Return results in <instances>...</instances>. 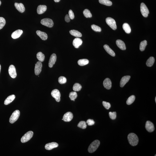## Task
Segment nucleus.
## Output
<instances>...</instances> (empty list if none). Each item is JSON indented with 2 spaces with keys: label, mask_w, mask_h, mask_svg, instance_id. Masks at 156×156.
Listing matches in <instances>:
<instances>
[{
  "label": "nucleus",
  "mask_w": 156,
  "mask_h": 156,
  "mask_svg": "<svg viewBox=\"0 0 156 156\" xmlns=\"http://www.w3.org/2000/svg\"><path fill=\"white\" fill-rule=\"evenodd\" d=\"M14 6L16 8L20 13H23L25 11V8L23 4L16 2L14 3Z\"/></svg>",
  "instance_id": "dca6fc26"
},
{
  "label": "nucleus",
  "mask_w": 156,
  "mask_h": 156,
  "mask_svg": "<svg viewBox=\"0 0 156 156\" xmlns=\"http://www.w3.org/2000/svg\"><path fill=\"white\" fill-rule=\"evenodd\" d=\"M69 17L71 19H73L74 18V14L73 12L71 10H69Z\"/></svg>",
  "instance_id": "37998d69"
},
{
  "label": "nucleus",
  "mask_w": 156,
  "mask_h": 156,
  "mask_svg": "<svg viewBox=\"0 0 156 156\" xmlns=\"http://www.w3.org/2000/svg\"><path fill=\"white\" fill-rule=\"evenodd\" d=\"M82 86L80 84L78 83L75 84L73 87V89L75 91H79L80 90Z\"/></svg>",
  "instance_id": "473e14b6"
},
{
  "label": "nucleus",
  "mask_w": 156,
  "mask_h": 156,
  "mask_svg": "<svg viewBox=\"0 0 156 156\" xmlns=\"http://www.w3.org/2000/svg\"><path fill=\"white\" fill-rule=\"evenodd\" d=\"M91 28L93 30L96 32H100L102 31V29L100 27L95 25H92Z\"/></svg>",
  "instance_id": "4c0bfd02"
},
{
  "label": "nucleus",
  "mask_w": 156,
  "mask_h": 156,
  "mask_svg": "<svg viewBox=\"0 0 156 156\" xmlns=\"http://www.w3.org/2000/svg\"><path fill=\"white\" fill-rule=\"evenodd\" d=\"M61 0H54L55 2H59Z\"/></svg>",
  "instance_id": "a18cd8bd"
},
{
  "label": "nucleus",
  "mask_w": 156,
  "mask_h": 156,
  "mask_svg": "<svg viewBox=\"0 0 156 156\" xmlns=\"http://www.w3.org/2000/svg\"><path fill=\"white\" fill-rule=\"evenodd\" d=\"M57 56L55 54L52 55L50 57L49 62V66L50 68L53 67L57 61Z\"/></svg>",
  "instance_id": "ddd939ff"
},
{
  "label": "nucleus",
  "mask_w": 156,
  "mask_h": 156,
  "mask_svg": "<svg viewBox=\"0 0 156 156\" xmlns=\"http://www.w3.org/2000/svg\"><path fill=\"white\" fill-rule=\"evenodd\" d=\"M58 82L61 84L66 83L67 81V80L65 77L64 76H61L58 78Z\"/></svg>",
  "instance_id": "58836bf2"
},
{
  "label": "nucleus",
  "mask_w": 156,
  "mask_h": 156,
  "mask_svg": "<svg viewBox=\"0 0 156 156\" xmlns=\"http://www.w3.org/2000/svg\"><path fill=\"white\" fill-rule=\"evenodd\" d=\"M86 123H87L89 126H91L94 125L95 122L93 119H89L87 121Z\"/></svg>",
  "instance_id": "79ce46f5"
},
{
  "label": "nucleus",
  "mask_w": 156,
  "mask_h": 156,
  "mask_svg": "<svg viewBox=\"0 0 156 156\" xmlns=\"http://www.w3.org/2000/svg\"><path fill=\"white\" fill-rule=\"evenodd\" d=\"M58 144L56 142H52L46 144L45 145V148L46 150H50L54 148L58 147Z\"/></svg>",
  "instance_id": "2eb2a0df"
},
{
  "label": "nucleus",
  "mask_w": 156,
  "mask_h": 156,
  "mask_svg": "<svg viewBox=\"0 0 156 156\" xmlns=\"http://www.w3.org/2000/svg\"><path fill=\"white\" fill-rule=\"evenodd\" d=\"M123 28L125 32L127 34H129L131 32V28L129 25L127 23H125L123 25Z\"/></svg>",
  "instance_id": "a878e982"
},
{
  "label": "nucleus",
  "mask_w": 156,
  "mask_h": 156,
  "mask_svg": "<svg viewBox=\"0 0 156 156\" xmlns=\"http://www.w3.org/2000/svg\"><path fill=\"white\" fill-rule=\"evenodd\" d=\"M1 70V66L0 65V73Z\"/></svg>",
  "instance_id": "49530a36"
},
{
  "label": "nucleus",
  "mask_w": 156,
  "mask_h": 156,
  "mask_svg": "<svg viewBox=\"0 0 156 156\" xmlns=\"http://www.w3.org/2000/svg\"><path fill=\"white\" fill-rule=\"evenodd\" d=\"M51 94L52 96L55 99L57 102H60L61 100V95L59 90L57 89H54L52 91Z\"/></svg>",
  "instance_id": "6e6552de"
},
{
  "label": "nucleus",
  "mask_w": 156,
  "mask_h": 156,
  "mask_svg": "<svg viewBox=\"0 0 156 156\" xmlns=\"http://www.w3.org/2000/svg\"><path fill=\"white\" fill-rule=\"evenodd\" d=\"M99 2L102 4L110 6L112 5V3L109 0H99Z\"/></svg>",
  "instance_id": "c756f323"
},
{
  "label": "nucleus",
  "mask_w": 156,
  "mask_h": 156,
  "mask_svg": "<svg viewBox=\"0 0 156 156\" xmlns=\"http://www.w3.org/2000/svg\"><path fill=\"white\" fill-rule=\"evenodd\" d=\"M83 13L84 15L86 18H91L92 14L90 10L88 9H85L84 10Z\"/></svg>",
  "instance_id": "72a5a7b5"
},
{
  "label": "nucleus",
  "mask_w": 156,
  "mask_h": 156,
  "mask_svg": "<svg viewBox=\"0 0 156 156\" xmlns=\"http://www.w3.org/2000/svg\"><path fill=\"white\" fill-rule=\"evenodd\" d=\"M77 93L75 92H72L69 93V97L71 100L74 101L77 98Z\"/></svg>",
  "instance_id": "f704fd0d"
},
{
  "label": "nucleus",
  "mask_w": 156,
  "mask_h": 156,
  "mask_svg": "<svg viewBox=\"0 0 156 156\" xmlns=\"http://www.w3.org/2000/svg\"><path fill=\"white\" fill-rule=\"evenodd\" d=\"M104 47L106 51L110 55L113 57L115 56V53L114 52L113 50L110 48L108 45H105L104 46Z\"/></svg>",
  "instance_id": "5701e85b"
},
{
  "label": "nucleus",
  "mask_w": 156,
  "mask_h": 156,
  "mask_svg": "<svg viewBox=\"0 0 156 156\" xmlns=\"http://www.w3.org/2000/svg\"><path fill=\"white\" fill-rule=\"evenodd\" d=\"M1 4V1H0V6Z\"/></svg>",
  "instance_id": "de8ad7c7"
},
{
  "label": "nucleus",
  "mask_w": 156,
  "mask_h": 156,
  "mask_svg": "<svg viewBox=\"0 0 156 156\" xmlns=\"http://www.w3.org/2000/svg\"><path fill=\"white\" fill-rule=\"evenodd\" d=\"M155 102H156V97L155 98Z\"/></svg>",
  "instance_id": "09e8293b"
},
{
  "label": "nucleus",
  "mask_w": 156,
  "mask_h": 156,
  "mask_svg": "<svg viewBox=\"0 0 156 156\" xmlns=\"http://www.w3.org/2000/svg\"><path fill=\"white\" fill-rule=\"evenodd\" d=\"M109 117L112 120L115 119L116 118L117 113L115 112H110L109 113Z\"/></svg>",
  "instance_id": "ea45409f"
},
{
  "label": "nucleus",
  "mask_w": 156,
  "mask_h": 156,
  "mask_svg": "<svg viewBox=\"0 0 156 156\" xmlns=\"http://www.w3.org/2000/svg\"><path fill=\"white\" fill-rule=\"evenodd\" d=\"M47 7L46 5H40L37 7V13L38 14H43L46 11Z\"/></svg>",
  "instance_id": "6ab92c4d"
},
{
  "label": "nucleus",
  "mask_w": 156,
  "mask_h": 156,
  "mask_svg": "<svg viewBox=\"0 0 156 156\" xmlns=\"http://www.w3.org/2000/svg\"><path fill=\"white\" fill-rule=\"evenodd\" d=\"M106 22L107 24L114 30L117 29L116 24L115 20L110 17H108L106 19Z\"/></svg>",
  "instance_id": "7ed1b4c3"
},
{
  "label": "nucleus",
  "mask_w": 156,
  "mask_h": 156,
  "mask_svg": "<svg viewBox=\"0 0 156 156\" xmlns=\"http://www.w3.org/2000/svg\"><path fill=\"white\" fill-rule=\"evenodd\" d=\"M116 43L117 46L121 50H126V45L123 41L121 40H117L116 41Z\"/></svg>",
  "instance_id": "aec40b11"
},
{
  "label": "nucleus",
  "mask_w": 156,
  "mask_h": 156,
  "mask_svg": "<svg viewBox=\"0 0 156 156\" xmlns=\"http://www.w3.org/2000/svg\"><path fill=\"white\" fill-rule=\"evenodd\" d=\"M73 115L71 112H68L64 115L62 120L66 122H70L72 119Z\"/></svg>",
  "instance_id": "9b49d317"
},
{
  "label": "nucleus",
  "mask_w": 156,
  "mask_h": 156,
  "mask_svg": "<svg viewBox=\"0 0 156 156\" xmlns=\"http://www.w3.org/2000/svg\"><path fill=\"white\" fill-rule=\"evenodd\" d=\"M78 126L82 129H86L87 127L86 122L84 121H80L78 124Z\"/></svg>",
  "instance_id": "c9c22d12"
},
{
  "label": "nucleus",
  "mask_w": 156,
  "mask_h": 156,
  "mask_svg": "<svg viewBox=\"0 0 156 156\" xmlns=\"http://www.w3.org/2000/svg\"><path fill=\"white\" fill-rule=\"evenodd\" d=\"M6 23V20L3 17H0V30L2 29Z\"/></svg>",
  "instance_id": "e433bc0d"
},
{
  "label": "nucleus",
  "mask_w": 156,
  "mask_h": 156,
  "mask_svg": "<svg viewBox=\"0 0 156 156\" xmlns=\"http://www.w3.org/2000/svg\"><path fill=\"white\" fill-rule=\"evenodd\" d=\"M82 40L79 38H75L73 40V44L75 47L78 48L79 46L82 44Z\"/></svg>",
  "instance_id": "a211bd4d"
},
{
  "label": "nucleus",
  "mask_w": 156,
  "mask_h": 156,
  "mask_svg": "<svg viewBox=\"0 0 156 156\" xmlns=\"http://www.w3.org/2000/svg\"><path fill=\"white\" fill-rule=\"evenodd\" d=\"M141 11L142 16L145 17H147L148 16L149 11L147 6L143 3H142L141 5Z\"/></svg>",
  "instance_id": "0eeeda50"
},
{
  "label": "nucleus",
  "mask_w": 156,
  "mask_h": 156,
  "mask_svg": "<svg viewBox=\"0 0 156 156\" xmlns=\"http://www.w3.org/2000/svg\"><path fill=\"white\" fill-rule=\"evenodd\" d=\"M35 74L36 75H39L41 73L42 67V64L40 61H38L36 64H35Z\"/></svg>",
  "instance_id": "9d476101"
},
{
  "label": "nucleus",
  "mask_w": 156,
  "mask_h": 156,
  "mask_svg": "<svg viewBox=\"0 0 156 156\" xmlns=\"http://www.w3.org/2000/svg\"><path fill=\"white\" fill-rule=\"evenodd\" d=\"M15 98V96L14 95H10L8 97L5 99L4 104L5 105H8L11 103Z\"/></svg>",
  "instance_id": "b1692460"
},
{
  "label": "nucleus",
  "mask_w": 156,
  "mask_h": 156,
  "mask_svg": "<svg viewBox=\"0 0 156 156\" xmlns=\"http://www.w3.org/2000/svg\"><path fill=\"white\" fill-rule=\"evenodd\" d=\"M102 104L105 108L107 109V110H108L111 107L110 104L109 102L103 101L102 102Z\"/></svg>",
  "instance_id": "a19ab883"
},
{
  "label": "nucleus",
  "mask_w": 156,
  "mask_h": 156,
  "mask_svg": "<svg viewBox=\"0 0 156 156\" xmlns=\"http://www.w3.org/2000/svg\"><path fill=\"white\" fill-rule=\"evenodd\" d=\"M36 33L37 35L39 36L42 40L45 41L47 39V35L46 33L40 30H37L36 31Z\"/></svg>",
  "instance_id": "4be33fe9"
},
{
  "label": "nucleus",
  "mask_w": 156,
  "mask_h": 156,
  "mask_svg": "<svg viewBox=\"0 0 156 156\" xmlns=\"http://www.w3.org/2000/svg\"><path fill=\"white\" fill-rule=\"evenodd\" d=\"M70 18L68 14H66L65 17V21L67 22H70Z\"/></svg>",
  "instance_id": "c03bdc74"
},
{
  "label": "nucleus",
  "mask_w": 156,
  "mask_h": 156,
  "mask_svg": "<svg viewBox=\"0 0 156 156\" xmlns=\"http://www.w3.org/2000/svg\"><path fill=\"white\" fill-rule=\"evenodd\" d=\"M103 85L104 87L108 90H109L112 87V82L110 79L106 78L104 80Z\"/></svg>",
  "instance_id": "f3484780"
},
{
  "label": "nucleus",
  "mask_w": 156,
  "mask_h": 156,
  "mask_svg": "<svg viewBox=\"0 0 156 156\" xmlns=\"http://www.w3.org/2000/svg\"><path fill=\"white\" fill-rule=\"evenodd\" d=\"M71 34L74 37H82V34L79 31L76 30H71L69 31Z\"/></svg>",
  "instance_id": "393cba45"
},
{
  "label": "nucleus",
  "mask_w": 156,
  "mask_h": 156,
  "mask_svg": "<svg viewBox=\"0 0 156 156\" xmlns=\"http://www.w3.org/2000/svg\"><path fill=\"white\" fill-rule=\"evenodd\" d=\"M128 138L129 143L133 146H136L138 142L139 139L137 136L134 133H131L128 135Z\"/></svg>",
  "instance_id": "f257e3e1"
},
{
  "label": "nucleus",
  "mask_w": 156,
  "mask_h": 156,
  "mask_svg": "<svg viewBox=\"0 0 156 156\" xmlns=\"http://www.w3.org/2000/svg\"><path fill=\"white\" fill-rule=\"evenodd\" d=\"M147 42L146 40H144L141 42L140 45V50L141 51H144L145 50L147 45Z\"/></svg>",
  "instance_id": "7c9ffc66"
},
{
  "label": "nucleus",
  "mask_w": 156,
  "mask_h": 156,
  "mask_svg": "<svg viewBox=\"0 0 156 156\" xmlns=\"http://www.w3.org/2000/svg\"><path fill=\"white\" fill-rule=\"evenodd\" d=\"M33 131H30L26 133L21 139V141L22 143H25L29 141L33 137Z\"/></svg>",
  "instance_id": "39448f33"
},
{
  "label": "nucleus",
  "mask_w": 156,
  "mask_h": 156,
  "mask_svg": "<svg viewBox=\"0 0 156 156\" xmlns=\"http://www.w3.org/2000/svg\"><path fill=\"white\" fill-rule=\"evenodd\" d=\"M130 76H126L123 77L120 82V86L121 87H123L128 82L130 79Z\"/></svg>",
  "instance_id": "4468645a"
},
{
  "label": "nucleus",
  "mask_w": 156,
  "mask_h": 156,
  "mask_svg": "<svg viewBox=\"0 0 156 156\" xmlns=\"http://www.w3.org/2000/svg\"><path fill=\"white\" fill-rule=\"evenodd\" d=\"M135 99V97L134 95H132L129 97L126 103L127 105H130L133 103Z\"/></svg>",
  "instance_id": "2f4dec72"
},
{
  "label": "nucleus",
  "mask_w": 156,
  "mask_h": 156,
  "mask_svg": "<svg viewBox=\"0 0 156 156\" xmlns=\"http://www.w3.org/2000/svg\"><path fill=\"white\" fill-rule=\"evenodd\" d=\"M41 23L42 25L49 28L53 27L54 25V23L52 20L48 18L41 20Z\"/></svg>",
  "instance_id": "423d86ee"
},
{
  "label": "nucleus",
  "mask_w": 156,
  "mask_h": 156,
  "mask_svg": "<svg viewBox=\"0 0 156 156\" xmlns=\"http://www.w3.org/2000/svg\"><path fill=\"white\" fill-rule=\"evenodd\" d=\"M100 142L98 140H95L90 144L88 149V151L90 153H93L99 147Z\"/></svg>",
  "instance_id": "f03ea898"
},
{
  "label": "nucleus",
  "mask_w": 156,
  "mask_h": 156,
  "mask_svg": "<svg viewBox=\"0 0 156 156\" xmlns=\"http://www.w3.org/2000/svg\"><path fill=\"white\" fill-rule=\"evenodd\" d=\"M89 62V61L88 60L85 59H80L78 62V64L80 66H82L87 65Z\"/></svg>",
  "instance_id": "cd10ccee"
},
{
  "label": "nucleus",
  "mask_w": 156,
  "mask_h": 156,
  "mask_svg": "<svg viewBox=\"0 0 156 156\" xmlns=\"http://www.w3.org/2000/svg\"><path fill=\"white\" fill-rule=\"evenodd\" d=\"M155 62V58L154 57H151L147 61L146 64L149 67H151L153 66Z\"/></svg>",
  "instance_id": "bb28decb"
},
{
  "label": "nucleus",
  "mask_w": 156,
  "mask_h": 156,
  "mask_svg": "<svg viewBox=\"0 0 156 156\" xmlns=\"http://www.w3.org/2000/svg\"><path fill=\"white\" fill-rule=\"evenodd\" d=\"M20 115V112L19 110H16L14 111L9 119V122L11 123H13L16 122L19 118Z\"/></svg>",
  "instance_id": "20e7f679"
},
{
  "label": "nucleus",
  "mask_w": 156,
  "mask_h": 156,
  "mask_svg": "<svg viewBox=\"0 0 156 156\" xmlns=\"http://www.w3.org/2000/svg\"><path fill=\"white\" fill-rule=\"evenodd\" d=\"M23 31L22 30H18L14 31L11 35V37L13 39H16L20 37Z\"/></svg>",
  "instance_id": "412c9836"
},
{
  "label": "nucleus",
  "mask_w": 156,
  "mask_h": 156,
  "mask_svg": "<svg viewBox=\"0 0 156 156\" xmlns=\"http://www.w3.org/2000/svg\"><path fill=\"white\" fill-rule=\"evenodd\" d=\"M37 57L38 60L41 62H43L45 58V56L43 53L41 52L37 53Z\"/></svg>",
  "instance_id": "c85d7f7f"
},
{
  "label": "nucleus",
  "mask_w": 156,
  "mask_h": 156,
  "mask_svg": "<svg viewBox=\"0 0 156 156\" xmlns=\"http://www.w3.org/2000/svg\"><path fill=\"white\" fill-rule=\"evenodd\" d=\"M145 128L147 131L150 132L154 131L155 129L154 124L150 121H147Z\"/></svg>",
  "instance_id": "f8f14e48"
},
{
  "label": "nucleus",
  "mask_w": 156,
  "mask_h": 156,
  "mask_svg": "<svg viewBox=\"0 0 156 156\" xmlns=\"http://www.w3.org/2000/svg\"><path fill=\"white\" fill-rule=\"evenodd\" d=\"M9 75L12 78H15L17 76V74L15 66L13 65H10L9 69Z\"/></svg>",
  "instance_id": "1a4fd4ad"
}]
</instances>
